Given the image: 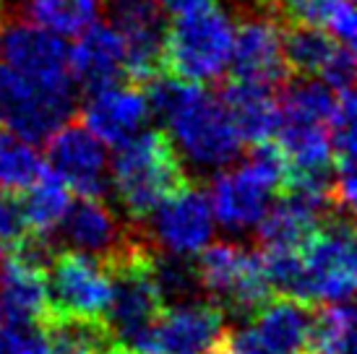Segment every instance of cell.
Instances as JSON below:
<instances>
[{
	"label": "cell",
	"instance_id": "603a6c76",
	"mask_svg": "<svg viewBox=\"0 0 357 354\" xmlns=\"http://www.w3.org/2000/svg\"><path fill=\"white\" fill-rule=\"evenodd\" d=\"M21 16L58 37H76L100 16V0H29Z\"/></svg>",
	"mask_w": 357,
	"mask_h": 354
},
{
	"label": "cell",
	"instance_id": "d6986e66",
	"mask_svg": "<svg viewBox=\"0 0 357 354\" xmlns=\"http://www.w3.org/2000/svg\"><path fill=\"white\" fill-rule=\"evenodd\" d=\"M253 334L271 354H307L313 331V305L271 295L253 313Z\"/></svg>",
	"mask_w": 357,
	"mask_h": 354
},
{
	"label": "cell",
	"instance_id": "8992f818",
	"mask_svg": "<svg viewBox=\"0 0 357 354\" xmlns=\"http://www.w3.org/2000/svg\"><path fill=\"white\" fill-rule=\"evenodd\" d=\"M76 91H58L0 63V128L29 144H45L76 115Z\"/></svg>",
	"mask_w": 357,
	"mask_h": 354
},
{
	"label": "cell",
	"instance_id": "d4e9b609",
	"mask_svg": "<svg viewBox=\"0 0 357 354\" xmlns=\"http://www.w3.org/2000/svg\"><path fill=\"white\" fill-rule=\"evenodd\" d=\"M45 159L34 144L0 128V190H26L42 175Z\"/></svg>",
	"mask_w": 357,
	"mask_h": 354
},
{
	"label": "cell",
	"instance_id": "e0dca14e",
	"mask_svg": "<svg viewBox=\"0 0 357 354\" xmlns=\"http://www.w3.org/2000/svg\"><path fill=\"white\" fill-rule=\"evenodd\" d=\"M68 70L76 88L86 94L112 86L126 79L123 70V42L109 24H91L76 34V45L68 49Z\"/></svg>",
	"mask_w": 357,
	"mask_h": 354
},
{
	"label": "cell",
	"instance_id": "6da1fadb",
	"mask_svg": "<svg viewBox=\"0 0 357 354\" xmlns=\"http://www.w3.org/2000/svg\"><path fill=\"white\" fill-rule=\"evenodd\" d=\"M149 109L165 120L167 136L180 159L199 172H219L243 154L245 141L240 138L222 99L204 84L159 76L144 86Z\"/></svg>",
	"mask_w": 357,
	"mask_h": 354
},
{
	"label": "cell",
	"instance_id": "484cf974",
	"mask_svg": "<svg viewBox=\"0 0 357 354\" xmlns=\"http://www.w3.org/2000/svg\"><path fill=\"white\" fill-rule=\"evenodd\" d=\"M154 279H157L159 295L165 300V305H175V302H188V300H199L201 284L196 266L190 263V258L169 256L162 250H154Z\"/></svg>",
	"mask_w": 357,
	"mask_h": 354
},
{
	"label": "cell",
	"instance_id": "ac0fdd59",
	"mask_svg": "<svg viewBox=\"0 0 357 354\" xmlns=\"http://www.w3.org/2000/svg\"><path fill=\"white\" fill-rule=\"evenodd\" d=\"M0 313L13 323L40 325L50 313L47 271L13 253L0 258Z\"/></svg>",
	"mask_w": 357,
	"mask_h": 354
},
{
	"label": "cell",
	"instance_id": "1f68e13d",
	"mask_svg": "<svg viewBox=\"0 0 357 354\" xmlns=\"http://www.w3.org/2000/svg\"><path fill=\"white\" fill-rule=\"evenodd\" d=\"M217 3L219 0H157L162 13H169V16H188V13H196V10L214 8Z\"/></svg>",
	"mask_w": 357,
	"mask_h": 354
},
{
	"label": "cell",
	"instance_id": "44dd1931",
	"mask_svg": "<svg viewBox=\"0 0 357 354\" xmlns=\"http://www.w3.org/2000/svg\"><path fill=\"white\" fill-rule=\"evenodd\" d=\"M339 45L342 42H334V37L321 31V26L282 24V58L287 73L321 76Z\"/></svg>",
	"mask_w": 357,
	"mask_h": 354
},
{
	"label": "cell",
	"instance_id": "4dcf8cb0",
	"mask_svg": "<svg viewBox=\"0 0 357 354\" xmlns=\"http://www.w3.org/2000/svg\"><path fill=\"white\" fill-rule=\"evenodd\" d=\"M211 354H271L261 339L253 334V328H238V331H225L222 341Z\"/></svg>",
	"mask_w": 357,
	"mask_h": 354
},
{
	"label": "cell",
	"instance_id": "d6a6232c",
	"mask_svg": "<svg viewBox=\"0 0 357 354\" xmlns=\"http://www.w3.org/2000/svg\"><path fill=\"white\" fill-rule=\"evenodd\" d=\"M105 354H139V352H133V349H130V346H126L123 344V341H118V344L115 346H109L107 352Z\"/></svg>",
	"mask_w": 357,
	"mask_h": 354
},
{
	"label": "cell",
	"instance_id": "83f0119b",
	"mask_svg": "<svg viewBox=\"0 0 357 354\" xmlns=\"http://www.w3.org/2000/svg\"><path fill=\"white\" fill-rule=\"evenodd\" d=\"M0 354H52L40 325L0 321Z\"/></svg>",
	"mask_w": 357,
	"mask_h": 354
},
{
	"label": "cell",
	"instance_id": "cb8c5ba5",
	"mask_svg": "<svg viewBox=\"0 0 357 354\" xmlns=\"http://www.w3.org/2000/svg\"><path fill=\"white\" fill-rule=\"evenodd\" d=\"M307 354H355V310L349 302H328L313 313Z\"/></svg>",
	"mask_w": 357,
	"mask_h": 354
},
{
	"label": "cell",
	"instance_id": "2e32d148",
	"mask_svg": "<svg viewBox=\"0 0 357 354\" xmlns=\"http://www.w3.org/2000/svg\"><path fill=\"white\" fill-rule=\"evenodd\" d=\"M58 229L63 240L70 245V250L86 253L102 263H107L112 256H118L133 240V232H128V226L120 222L118 214L102 198L81 196L76 203L70 201Z\"/></svg>",
	"mask_w": 357,
	"mask_h": 354
},
{
	"label": "cell",
	"instance_id": "8fae6325",
	"mask_svg": "<svg viewBox=\"0 0 357 354\" xmlns=\"http://www.w3.org/2000/svg\"><path fill=\"white\" fill-rule=\"evenodd\" d=\"M45 144L47 167L70 187V193L105 198L109 185L107 148L86 125L68 120Z\"/></svg>",
	"mask_w": 357,
	"mask_h": 354
},
{
	"label": "cell",
	"instance_id": "d590c367",
	"mask_svg": "<svg viewBox=\"0 0 357 354\" xmlns=\"http://www.w3.org/2000/svg\"><path fill=\"white\" fill-rule=\"evenodd\" d=\"M0 321H3V313H0Z\"/></svg>",
	"mask_w": 357,
	"mask_h": 354
},
{
	"label": "cell",
	"instance_id": "ffe728a7",
	"mask_svg": "<svg viewBox=\"0 0 357 354\" xmlns=\"http://www.w3.org/2000/svg\"><path fill=\"white\" fill-rule=\"evenodd\" d=\"M219 99L227 107L229 118L245 144L253 146V144L274 138L279 125L277 86L227 79L219 91Z\"/></svg>",
	"mask_w": 357,
	"mask_h": 354
},
{
	"label": "cell",
	"instance_id": "52a82bcc",
	"mask_svg": "<svg viewBox=\"0 0 357 354\" xmlns=\"http://www.w3.org/2000/svg\"><path fill=\"white\" fill-rule=\"evenodd\" d=\"M225 331V310L217 302L199 297L165 305L157 321L126 346L139 354H211Z\"/></svg>",
	"mask_w": 357,
	"mask_h": 354
},
{
	"label": "cell",
	"instance_id": "9a60e30c",
	"mask_svg": "<svg viewBox=\"0 0 357 354\" xmlns=\"http://www.w3.org/2000/svg\"><path fill=\"white\" fill-rule=\"evenodd\" d=\"M149 118V99L136 84H112L89 91L81 107L84 125L107 146H120L139 136Z\"/></svg>",
	"mask_w": 357,
	"mask_h": 354
},
{
	"label": "cell",
	"instance_id": "3957f363",
	"mask_svg": "<svg viewBox=\"0 0 357 354\" xmlns=\"http://www.w3.org/2000/svg\"><path fill=\"white\" fill-rule=\"evenodd\" d=\"M232 37L235 24L217 6L175 16L165 29V68L190 84H217L227 73Z\"/></svg>",
	"mask_w": 357,
	"mask_h": 354
},
{
	"label": "cell",
	"instance_id": "7402d4cb",
	"mask_svg": "<svg viewBox=\"0 0 357 354\" xmlns=\"http://www.w3.org/2000/svg\"><path fill=\"white\" fill-rule=\"evenodd\" d=\"M70 187L47 164L26 190H21V206L31 232L52 235L70 206Z\"/></svg>",
	"mask_w": 357,
	"mask_h": 354
},
{
	"label": "cell",
	"instance_id": "4316f807",
	"mask_svg": "<svg viewBox=\"0 0 357 354\" xmlns=\"http://www.w3.org/2000/svg\"><path fill=\"white\" fill-rule=\"evenodd\" d=\"M282 24L300 26H326L342 0H271Z\"/></svg>",
	"mask_w": 357,
	"mask_h": 354
},
{
	"label": "cell",
	"instance_id": "30bf717a",
	"mask_svg": "<svg viewBox=\"0 0 357 354\" xmlns=\"http://www.w3.org/2000/svg\"><path fill=\"white\" fill-rule=\"evenodd\" d=\"M3 58L13 70L47 88L76 91L68 70V47L58 34L42 29L24 16H10L0 34Z\"/></svg>",
	"mask_w": 357,
	"mask_h": 354
},
{
	"label": "cell",
	"instance_id": "4fadbf2b",
	"mask_svg": "<svg viewBox=\"0 0 357 354\" xmlns=\"http://www.w3.org/2000/svg\"><path fill=\"white\" fill-rule=\"evenodd\" d=\"M277 193V183L248 159L235 169H219L211 183L208 201L219 224L232 235H243L256 229L258 222L266 217Z\"/></svg>",
	"mask_w": 357,
	"mask_h": 354
},
{
	"label": "cell",
	"instance_id": "7a4b0ae2",
	"mask_svg": "<svg viewBox=\"0 0 357 354\" xmlns=\"http://www.w3.org/2000/svg\"><path fill=\"white\" fill-rule=\"evenodd\" d=\"M109 164V187L123 217L133 224L146 222L151 211L188 183L183 159L165 130H141L139 136L115 146Z\"/></svg>",
	"mask_w": 357,
	"mask_h": 354
},
{
	"label": "cell",
	"instance_id": "836d02e7",
	"mask_svg": "<svg viewBox=\"0 0 357 354\" xmlns=\"http://www.w3.org/2000/svg\"><path fill=\"white\" fill-rule=\"evenodd\" d=\"M21 3H24V0H8L10 16H21Z\"/></svg>",
	"mask_w": 357,
	"mask_h": 354
},
{
	"label": "cell",
	"instance_id": "5bb4252c",
	"mask_svg": "<svg viewBox=\"0 0 357 354\" xmlns=\"http://www.w3.org/2000/svg\"><path fill=\"white\" fill-rule=\"evenodd\" d=\"M227 70L229 79L279 88L289 76L282 58V21L271 13H238Z\"/></svg>",
	"mask_w": 357,
	"mask_h": 354
},
{
	"label": "cell",
	"instance_id": "ba28073f",
	"mask_svg": "<svg viewBox=\"0 0 357 354\" xmlns=\"http://www.w3.org/2000/svg\"><path fill=\"white\" fill-rule=\"evenodd\" d=\"M109 26L123 42V70L136 86L165 76V13L157 0H107Z\"/></svg>",
	"mask_w": 357,
	"mask_h": 354
},
{
	"label": "cell",
	"instance_id": "277c9868",
	"mask_svg": "<svg viewBox=\"0 0 357 354\" xmlns=\"http://www.w3.org/2000/svg\"><path fill=\"white\" fill-rule=\"evenodd\" d=\"M300 253L303 292L307 305L321 302H349L355 295V226L349 214L334 211L316 226Z\"/></svg>",
	"mask_w": 357,
	"mask_h": 354
},
{
	"label": "cell",
	"instance_id": "f546056e",
	"mask_svg": "<svg viewBox=\"0 0 357 354\" xmlns=\"http://www.w3.org/2000/svg\"><path fill=\"white\" fill-rule=\"evenodd\" d=\"M321 79L334 91L352 86V81H355V49L349 45H339L337 52L328 60V66L321 73Z\"/></svg>",
	"mask_w": 357,
	"mask_h": 354
},
{
	"label": "cell",
	"instance_id": "e575fe53",
	"mask_svg": "<svg viewBox=\"0 0 357 354\" xmlns=\"http://www.w3.org/2000/svg\"><path fill=\"white\" fill-rule=\"evenodd\" d=\"M0 34H3V19H0Z\"/></svg>",
	"mask_w": 357,
	"mask_h": 354
},
{
	"label": "cell",
	"instance_id": "7c38bea8",
	"mask_svg": "<svg viewBox=\"0 0 357 354\" xmlns=\"http://www.w3.org/2000/svg\"><path fill=\"white\" fill-rule=\"evenodd\" d=\"M47 300L55 315H105L109 302V271L102 261L68 250L47 266Z\"/></svg>",
	"mask_w": 357,
	"mask_h": 354
},
{
	"label": "cell",
	"instance_id": "f1b7e54d",
	"mask_svg": "<svg viewBox=\"0 0 357 354\" xmlns=\"http://www.w3.org/2000/svg\"><path fill=\"white\" fill-rule=\"evenodd\" d=\"M26 232H29V224H26V217H24L21 193L0 190V250H3V256L16 243H21Z\"/></svg>",
	"mask_w": 357,
	"mask_h": 354
},
{
	"label": "cell",
	"instance_id": "9c48e42d",
	"mask_svg": "<svg viewBox=\"0 0 357 354\" xmlns=\"http://www.w3.org/2000/svg\"><path fill=\"white\" fill-rule=\"evenodd\" d=\"M149 240L154 250L169 253V256L193 258L211 243L217 219L211 211L208 193H204L193 183L183 185L169 193L149 217Z\"/></svg>",
	"mask_w": 357,
	"mask_h": 354
},
{
	"label": "cell",
	"instance_id": "5b68a950",
	"mask_svg": "<svg viewBox=\"0 0 357 354\" xmlns=\"http://www.w3.org/2000/svg\"><path fill=\"white\" fill-rule=\"evenodd\" d=\"M196 274L201 292H206L208 300L225 313L232 310L238 315H253L274 295L264 258L238 243H208L199 253Z\"/></svg>",
	"mask_w": 357,
	"mask_h": 354
}]
</instances>
